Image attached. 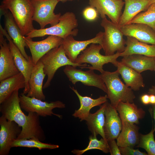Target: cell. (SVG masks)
<instances>
[{
    "label": "cell",
    "mask_w": 155,
    "mask_h": 155,
    "mask_svg": "<svg viewBox=\"0 0 155 155\" xmlns=\"http://www.w3.org/2000/svg\"><path fill=\"white\" fill-rule=\"evenodd\" d=\"M120 62L140 73L148 70L154 71L155 66V57L140 55L123 57Z\"/></svg>",
    "instance_id": "obj_25"
},
{
    "label": "cell",
    "mask_w": 155,
    "mask_h": 155,
    "mask_svg": "<svg viewBox=\"0 0 155 155\" xmlns=\"http://www.w3.org/2000/svg\"><path fill=\"white\" fill-rule=\"evenodd\" d=\"M148 93L149 94L155 95V85L152 86L148 90Z\"/></svg>",
    "instance_id": "obj_40"
},
{
    "label": "cell",
    "mask_w": 155,
    "mask_h": 155,
    "mask_svg": "<svg viewBox=\"0 0 155 155\" xmlns=\"http://www.w3.org/2000/svg\"><path fill=\"white\" fill-rule=\"evenodd\" d=\"M40 60L43 65L44 72L47 77L43 86V89L50 86L55 73L60 67L67 65H72L76 67L88 66L86 63L80 64L72 62L66 56L62 44L51 50Z\"/></svg>",
    "instance_id": "obj_5"
},
{
    "label": "cell",
    "mask_w": 155,
    "mask_h": 155,
    "mask_svg": "<svg viewBox=\"0 0 155 155\" xmlns=\"http://www.w3.org/2000/svg\"><path fill=\"white\" fill-rule=\"evenodd\" d=\"M0 8L1 13L4 17L5 29L24 56L28 60L29 56L27 54L25 49V47H28V46L19 27L10 11L2 7Z\"/></svg>",
    "instance_id": "obj_19"
},
{
    "label": "cell",
    "mask_w": 155,
    "mask_h": 155,
    "mask_svg": "<svg viewBox=\"0 0 155 155\" xmlns=\"http://www.w3.org/2000/svg\"><path fill=\"white\" fill-rule=\"evenodd\" d=\"M59 1L62 2V3H65L68 1H72L73 0H58Z\"/></svg>",
    "instance_id": "obj_41"
},
{
    "label": "cell",
    "mask_w": 155,
    "mask_h": 155,
    "mask_svg": "<svg viewBox=\"0 0 155 155\" xmlns=\"http://www.w3.org/2000/svg\"><path fill=\"white\" fill-rule=\"evenodd\" d=\"M0 31V81L20 72L16 66L9 43Z\"/></svg>",
    "instance_id": "obj_16"
},
{
    "label": "cell",
    "mask_w": 155,
    "mask_h": 155,
    "mask_svg": "<svg viewBox=\"0 0 155 155\" xmlns=\"http://www.w3.org/2000/svg\"><path fill=\"white\" fill-rule=\"evenodd\" d=\"M70 88L77 95L80 103V107L78 109L75 111L72 116L74 117L78 118L80 121L85 120L92 108L100 106L107 101V95L100 96L99 98L94 99L91 97L83 96L73 87L70 86Z\"/></svg>",
    "instance_id": "obj_21"
},
{
    "label": "cell",
    "mask_w": 155,
    "mask_h": 155,
    "mask_svg": "<svg viewBox=\"0 0 155 155\" xmlns=\"http://www.w3.org/2000/svg\"><path fill=\"white\" fill-rule=\"evenodd\" d=\"M0 31L9 42L10 49L13 57L16 66L19 71L24 76L26 81L25 87L23 93L27 94L30 90L28 82L34 65L31 56H29L27 60L23 55L21 51L14 43L6 30L0 25Z\"/></svg>",
    "instance_id": "obj_11"
},
{
    "label": "cell",
    "mask_w": 155,
    "mask_h": 155,
    "mask_svg": "<svg viewBox=\"0 0 155 155\" xmlns=\"http://www.w3.org/2000/svg\"><path fill=\"white\" fill-rule=\"evenodd\" d=\"M0 104L8 98L14 91L24 88L25 78L21 72L0 81Z\"/></svg>",
    "instance_id": "obj_28"
},
{
    "label": "cell",
    "mask_w": 155,
    "mask_h": 155,
    "mask_svg": "<svg viewBox=\"0 0 155 155\" xmlns=\"http://www.w3.org/2000/svg\"><path fill=\"white\" fill-rule=\"evenodd\" d=\"M84 18L89 21H93L98 17L99 14L94 7L89 6L86 7L82 12Z\"/></svg>",
    "instance_id": "obj_34"
},
{
    "label": "cell",
    "mask_w": 155,
    "mask_h": 155,
    "mask_svg": "<svg viewBox=\"0 0 155 155\" xmlns=\"http://www.w3.org/2000/svg\"><path fill=\"white\" fill-rule=\"evenodd\" d=\"M104 114V130L106 139L108 141L117 139L122 129V123L116 108L107 101Z\"/></svg>",
    "instance_id": "obj_18"
},
{
    "label": "cell",
    "mask_w": 155,
    "mask_h": 155,
    "mask_svg": "<svg viewBox=\"0 0 155 155\" xmlns=\"http://www.w3.org/2000/svg\"><path fill=\"white\" fill-rule=\"evenodd\" d=\"M100 25L104 29L101 46L105 55H111L116 52L121 53L125 48L126 40L120 26L108 20L102 19Z\"/></svg>",
    "instance_id": "obj_6"
},
{
    "label": "cell",
    "mask_w": 155,
    "mask_h": 155,
    "mask_svg": "<svg viewBox=\"0 0 155 155\" xmlns=\"http://www.w3.org/2000/svg\"><path fill=\"white\" fill-rule=\"evenodd\" d=\"M104 34V32L100 31L94 38L83 41L77 40L72 35L68 36L63 39L62 43L66 56L72 62L74 63L80 52L88 45L94 43L101 46Z\"/></svg>",
    "instance_id": "obj_15"
},
{
    "label": "cell",
    "mask_w": 155,
    "mask_h": 155,
    "mask_svg": "<svg viewBox=\"0 0 155 155\" xmlns=\"http://www.w3.org/2000/svg\"><path fill=\"white\" fill-rule=\"evenodd\" d=\"M132 23L144 24L155 31V3L150 4L146 11L138 14L128 24Z\"/></svg>",
    "instance_id": "obj_31"
},
{
    "label": "cell",
    "mask_w": 155,
    "mask_h": 155,
    "mask_svg": "<svg viewBox=\"0 0 155 155\" xmlns=\"http://www.w3.org/2000/svg\"><path fill=\"white\" fill-rule=\"evenodd\" d=\"M0 155H8L11 145L21 133L22 127L13 121L0 117Z\"/></svg>",
    "instance_id": "obj_12"
},
{
    "label": "cell",
    "mask_w": 155,
    "mask_h": 155,
    "mask_svg": "<svg viewBox=\"0 0 155 155\" xmlns=\"http://www.w3.org/2000/svg\"><path fill=\"white\" fill-rule=\"evenodd\" d=\"M89 4L95 8L102 19L106 15L113 23L119 25L122 10L125 2L123 0H88Z\"/></svg>",
    "instance_id": "obj_14"
},
{
    "label": "cell",
    "mask_w": 155,
    "mask_h": 155,
    "mask_svg": "<svg viewBox=\"0 0 155 155\" xmlns=\"http://www.w3.org/2000/svg\"><path fill=\"white\" fill-rule=\"evenodd\" d=\"M123 0L125 2V7L120 19V26L128 24L138 14L146 11L152 4L151 0Z\"/></svg>",
    "instance_id": "obj_23"
},
{
    "label": "cell",
    "mask_w": 155,
    "mask_h": 155,
    "mask_svg": "<svg viewBox=\"0 0 155 155\" xmlns=\"http://www.w3.org/2000/svg\"><path fill=\"white\" fill-rule=\"evenodd\" d=\"M78 20L72 12H67L61 15L57 24L50 27L37 29L34 28L26 35L30 38L46 35H54L64 39L68 36L77 35L78 30Z\"/></svg>",
    "instance_id": "obj_4"
},
{
    "label": "cell",
    "mask_w": 155,
    "mask_h": 155,
    "mask_svg": "<svg viewBox=\"0 0 155 155\" xmlns=\"http://www.w3.org/2000/svg\"><path fill=\"white\" fill-rule=\"evenodd\" d=\"M150 113L152 117L154 119V125L153 127L154 131H155V104L152 105V107L149 110Z\"/></svg>",
    "instance_id": "obj_38"
},
{
    "label": "cell",
    "mask_w": 155,
    "mask_h": 155,
    "mask_svg": "<svg viewBox=\"0 0 155 155\" xmlns=\"http://www.w3.org/2000/svg\"><path fill=\"white\" fill-rule=\"evenodd\" d=\"M107 101L100 105L99 109L95 113H90L85 120L88 129L92 135L96 136L100 135L106 140L104 127L105 118L104 113Z\"/></svg>",
    "instance_id": "obj_29"
},
{
    "label": "cell",
    "mask_w": 155,
    "mask_h": 155,
    "mask_svg": "<svg viewBox=\"0 0 155 155\" xmlns=\"http://www.w3.org/2000/svg\"><path fill=\"white\" fill-rule=\"evenodd\" d=\"M33 8V20L37 22L40 28L44 29L47 25L54 26L59 22L61 15L56 14L54 10L58 0H31Z\"/></svg>",
    "instance_id": "obj_8"
},
{
    "label": "cell",
    "mask_w": 155,
    "mask_h": 155,
    "mask_svg": "<svg viewBox=\"0 0 155 155\" xmlns=\"http://www.w3.org/2000/svg\"><path fill=\"white\" fill-rule=\"evenodd\" d=\"M155 3V0H151V3Z\"/></svg>",
    "instance_id": "obj_42"
},
{
    "label": "cell",
    "mask_w": 155,
    "mask_h": 155,
    "mask_svg": "<svg viewBox=\"0 0 155 155\" xmlns=\"http://www.w3.org/2000/svg\"><path fill=\"white\" fill-rule=\"evenodd\" d=\"M121 120L138 124L139 120L144 117L145 111L133 102H120L116 107Z\"/></svg>",
    "instance_id": "obj_27"
},
{
    "label": "cell",
    "mask_w": 155,
    "mask_h": 155,
    "mask_svg": "<svg viewBox=\"0 0 155 155\" xmlns=\"http://www.w3.org/2000/svg\"><path fill=\"white\" fill-rule=\"evenodd\" d=\"M110 152L111 155H122L119 148L115 140H112L108 141Z\"/></svg>",
    "instance_id": "obj_36"
},
{
    "label": "cell",
    "mask_w": 155,
    "mask_h": 155,
    "mask_svg": "<svg viewBox=\"0 0 155 155\" xmlns=\"http://www.w3.org/2000/svg\"><path fill=\"white\" fill-rule=\"evenodd\" d=\"M126 85L132 90L138 91L145 87L142 75L132 68L117 61L115 66Z\"/></svg>",
    "instance_id": "obj_24"
},
{
    "label": "cell",
    "mask_w": 155,
    "mask_h": 155,
    "mask_svg": "<svg viewBox=\"0 0 155 155\" xmlns=\"http://www.w3.org/2000/svg\"><path fill=\"white\" fill-rule=\"evenodd\" d=\"M46 75L43 65L39 60L33 68L28 82L30 90L26 95L41 100L45 99L42 89L44 79Z\"/></svg>",
    "instance_id": "obj_20"
},
{
    "label": "cell",
    "mask_w": 155,
    "mask_h": 155,
    "mask_svg": "<svg viewBox=\"0 0 155 155\" xmlns=\"http://www.w3.org/2000/svg\"><path fill=\"white\" fill-rule=\"evenodd\" d=\"M11 147L36 148L41 150L42 149H53L58 148L57 145L45 143L37 138L15 140L12 143Z\"/></svg>",
    "instance_id": "obj_32"
},
{
    "label": "cell",
    "mask_w": 155,
    "mask_h": 155,
    "mask_svg": "<svg viewBox=\"0 0 155 155\" xmlns=\"http://www.w3.org/2000/svg\"><path fill=\"white\" fill-rule=\"evenodd\" d=\"M119 148L122 155H148L147 153L142 152L138 149H135L130 147Z\"/></svg>",
    "instance_id": "obj_35"
},
{
    "label": "cell",
    "mask_w": 155,
    "mask_h": 155,
    "mask_svg": "<svg viewBox=\"0 0 155 155\" xmlns=\"http://www.w3.org/2000/svg\"><path fill=\"white\" fill-rule=\"evenodd\" d=\"M140 100L142 103L144 104H150V95L147 94L142 95L140 97Z\"/></svg>",
    "instance_id": "obj_37"
},
{
    "label": "cell",
    "mask_w": 155,
    "mask_h": 155,
    "mask_svg": "<svg viewBox=\"0 0 155 155\" xmlns=\"http://www.w3.org/2000/svg\"><path fill=\"white\" fill-rule=\"evenodd\" d=\"M20 103L22 109L26 112H34L40 116L46 117L55 115L60 119L62 116L55 113L53 110L56 108H63L65 104L59 100L48 102L35 97H29L22 93L19 96Z\"/></svg>",
    "instance_id": "obj_9"
},
{
    "label": "cell",
    "mask_w": 155,
    "mask_h": 155,
    "mask_svg": "<svg viewBox=\"0 0 155 155\" xmlns=\"http://www.w3.org/2000/svg\"><path fill=\"white\" fill-rule=\"evenodd\" d=\"M23 37L30 50L34 65L48 52L61 45L63 40L61 37L54 35H49L46 39L38 41H33L32 38L25 36Z\"/></svg>",
    "instance_id": "obj_13"
},
{
    "label": "cell",
    "mask_w": 155,
    "mask_h": 155,
    "mask_svg": "<svg viewBox=\"0 0 155 155\" xmlns=\"http://www.w3.org/2000/svg\"><path fill=\"white\" fill-rule=\"evenodd\" d=\"M120 27L124 36L133 37L146 43L155 45V31L148 26L141 23H132Z\"/></svg>",
    "instance_id": "obj_17"
},
{
    "label": "cell",
    "mask_w": 155,
    "mask_h": 155,
    "mask_svg": "<svg viewBox=\"0 0 155 155\" xmlns=\"http://www.w3.org/2000/svg\"><path fill=\"white\" fill-rule=\"evenodd\" d=\"M117 70L109 72L104 71L100 75L107 89L108 98L111 104L116 108L120 102H133L135 96L130 88L120 78Z\"/></svg>",
    "instance_id": "obj_2"
},
{
    "label": "cell",
    "mask_w": 155,
    "mask_h": 155,
    "mask_svg": "<svg viewBox=\"0 0 155 155\" xmlns=\"http://www.w3.org/2000/svg\"><path fill=\"white\" fill-rule=\"evenodd\" d=\"M121 120L122 128L117 139V144L119 147L129 146L134 148L139 142L140 128L137 124Z\"/></svg>",
    "instance_id": "obj_22"
},
{
    "label": "cell",
    "mask_w": 155,
    "mask_h": 155,
    "mask_svg": "<svg viewBox=\"0 0 155 155\" xmlns=\"http://www.w3.org/2000/svg\"><path fill=\"white\" fill-rule=\"evenodd\" d=\"M64 73L73 85L80 82L84 85L97 87L106 93V86L100 75L95 73L94 70L84 71L72 65H66L63 70Z\"/></svg>",
    "instance_id": "obj_10"
},
{
    "label": "cell",
    "mask_w": 155,
    "mask_h": 155,
    "mask_svg": "<svg viewBox=\"0 0 155 155\" xmlns=\"http://www.w3.org/2000/svg\"><path fill=\"white\" fill-rule=\"evenodd\" d=\"M155 71V67H154V70Z\"/></svg>",
    "instance_id": "obj_43"
},
{
    "label": "cell",
    "mask_w": 155,
    "mask_h": 155,
    "mask_svg": "<svg viewBox=\"0 0 155 155\" xmlns=\"http://www.w3.org/2000/svg\"><path fill=\"white\" fill-rule=\"evenodd\" d=\"M0 7L10 11L23 36H26L34 29L33 8L31 0H3Z\"/></svg>",
    "instance_id": "obj_3"
},
{
    "label": "cell",
    "mask_w": 155,
    "mask_h": 155,
    "mask_svg": "<svg viewBox=\"0 0 155 155\" xmlns=\"http://www.w3.org/2000/svg\"><path fill=\"white\" fill-rule=\"evenodd\" d=\"M154 132L153 127L151 130L148 133L140 134L139 142L136 146L145 150L148 155H155Z\"/></svg>",
    "instance_id": "obj_33"
},
{
    "label": "cell",
    "mask_w": 155,
    "mask_h": 155,
    "mask_svg": "<svg viewBox=\"0 0 155 155\" xmlns=\"http://www.w3.org/2000/svg\"><path fill=\"white\" fill-rule=\"evenodd\" d=\"M96 136L92 134L89 136V143L86 148L83 150L74 149L71 152L76 155H82L88 150L97 149L106 154L109 153L110 150L108 141L103 138L98 140Z\"/></svg>",
    "instance_id": "obj_30"
},
{
    "label": "cell",
    "mask_w": 155,
    "mask_h": 155,
    "mask_svg": "<svg viewBox=\"0 0 155 155\" xmlns=\"http://www.w3.org/2000/svg\"><path fill=\"white\" fill-rule=\"evenodd\" d=\"M126 37V46L124 51L120 53V57H123L133 54L155 57V45H149L140 41L133 37Z\"/></svg>",
    "instance_id": "obj_26"
},
{
    "label": "cell",
    "mask_w": 155,
    "mask_h": 155,
    "mask_svg": "<svg viewBox=\"0 0 155 155\" xmlns=\"http://www.w3.org/2000/svg\"><path fill=\"white\" fill-rule=\"evenodd\" d=\"M0 112L7 120L14 121L22 127V131L16 139L37 138L42 142L45 140L40 116L34 112H29L27 115L24 113L20 103L18 90L13 92L0 104Z\"/></svg>",
    "instance_id": "obj_1"
},
{
    "label": "cell",
    "mask_w": 155,
    "mask_h": 155,
    "mask_svg": "<svg viewBox=\"0 0 155 155\" xmlns=\"http://www.w3.org/2000/svg\"><path fill=\"white\" fill-rule=\"evenodd\" d=\"M100 44L92 43L87 47L79 55L75 63L80 64L88 63L91 65V66L80 67L81 69L88 68L99 71L101 73L104 70L103 66L108 63H111L115 66L117 61V59L120 57V53L117 52L111 55H101L100 53L102 49Z\"/></svg>",
    "instance_id": "obj_7"
},
{
    "label": "cell",
    "mask_w": 155,
    "mask_h": 155,
    "mask_svg": "<svg viewBox=\"0 0 155 155\" xmlns=\"http://www.w3.org/2000/svg\"><path fill=\"white\" fill-rule=\"evenodd\" d=\"M150 104L152 105L155 104V95L150 94Z\"/></svg>",
    "instance_id": "obj_39"
}]
</instances>
